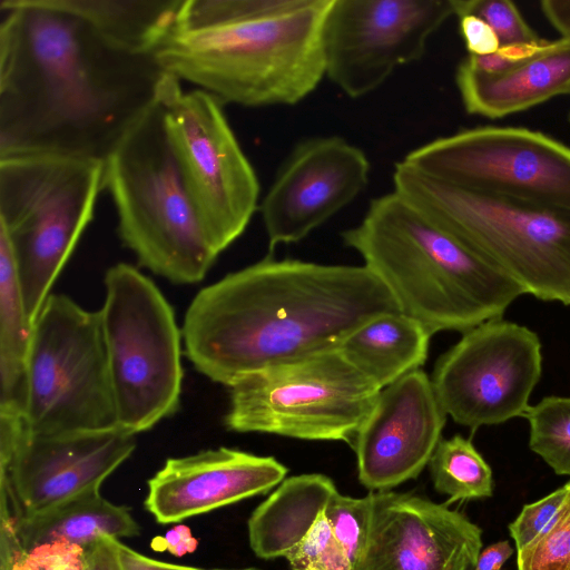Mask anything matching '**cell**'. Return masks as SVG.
Returning <instances> with one entry per match:
<instances>
[{"instance_id": "6da1fadb", "label": "cell", "mask_w": 570, "mask_h": 570, "mask_svg": "<svg viewBox=\"0 0 570 570\" xmlns=\"http://www.w3.org/2000/svg\"><path fill=\"white\" fill-rule=\"evenodd\" d=\"M0 157L105 160L158 100L167 71L52 0H1Z\"/></svg>"}, {"instance_id": "7a4b0ae2", "label": "cell", "mask_w": 570, "mask_h": 570, "mask_svg": "<svg viewBox=\"0 0 570 570\" xmlns=\"http://www.w3.org/2000/svg\"><path fill=\"white\" fill-rule=\"evenodd\" d=\"M400 312L366 267L271 256L202 288L183 322L184 353L230 386L279 364L340 348L357 327Z\"/></svg>"}, {"instance_id": "3957f363", "label": "cell", "mask_w": 570, "mask_h": 570, "mask_svg": "<svg viewBox=\"0 0 570 570\" xmlns=\"http://www.w3.org/2000/svg\"><path fill=\"white\" fill-rule=\"evenodd\" d=\"M332 1L183 0L154 56L223 105H295L325 77Z\"/></svg>"}, {"instance_id": "277c9868", "label": "cell", "mask_w": 570, "mask_h": 570, "mask_svg": "<svg viewBox=\"0 0 570 570\" xmlns=\"http://www.w3.org/2000/svg\"><path fill=\"white\" fill-rule=\"evenodd\" d=\"M400 312L433 335L501 318L524 288L428 219L394 190L373 198L342 233Z\"/></svg>"}, {"instance_id": "5b68a950", "label": "cell", "mask_w": 570, "mask_h": 570, "mask_svg": "<svg viewBox=\"0 0 570 570\" xmlns=\"http://www.w3.org/2000/svg\"><path fill=\"white\" fill-rule=\"evenodd\" d=\"M104 188L140 266L174 284L206 276L219 253L183 180L159 97L104 160Z\"/></svg>"}, {"instance_id": "8992f818", "label": "cell", "mask_w": 570, "mask_h": 570, "mask_svg": "<svg viewBox=\"0 0 570 570\" xmlns=\"http://www.w3.org/2000/svg\"><path fill=\"white\" fill-rule=\"evenodd\" d=\"M393 186L527 294L570 305V210L460 188L402 160L395 164Z\"/></svg>"}, {"instance_id": "52a82bcc", "label": "cell", "mask_w": 570, "mask_h": 570, "mask_svg": "<svg viewBox=\"0 0 570 570\" xmlns=\"http://www.w3.org/2000/svg\"><path fill=\"white\" fill-rule=\"evenodd\" d=\"M104 161L58 154L0 157V232L33 325L94 217Z\"/></svg>"}, {"instance_id": "ba28073f", "label": "cell", "mask_w": 570, "mask_h": 570, "mask_svg": "<svg viewBox=\"0 0 570 570\" xmlns=\"http://www.w3.org/2000/svg\"><path fill=\"white\" fill-rule=\"evenodd\" d=\"M104 283L99 312L118 425L137 434L179 407L183 333L164 294L136 267L116 264Z\"/></svg>"}, {"instance_id": "9c48e42d", "label": "cell", "mask_w": 570, "mask_h": 570, "mask_svg": "<svg viewBox=\"0 0 570 570\" xmlns=\"http://www.w3.org/2000/svg\"><path fill=\"white\" fill-rule=\"evenodd\" d=\"M23 420L33 434L119 426L99 311L47 297L33 322Z\"/></svg>"}, {"instance_id": "30bf717a", "label": "cell", "mask_w": 570, "mask_h": 570, "mask_svg": "<svg viewBox=\"0 0 570 570\" xmlns=\"http://www.w3.org/2000/svg\"><path fill=\"white\" fill-rule=\"evenodd\" d=\"M228 389L230 431L351 448L382 390L338 348L248 374Z\"/></svg>"}, {"instance_id": "8fae6325", "label": "cell", "mask_w": 570, "mask_h": 570, "mask_svg": "<svg viewBox=\"0 0 570 570\" xmlns=\"http://www.w3.org/2000/svg\"><path fill=\"white\" fill-rule=\"evenodd\" d=\"M159 100L183 180L220 254L259 207L257 175L215 96L202 89L185 92L180 80L167 72Z\"/></svg>"}, {"instance_id": "7c38bea8", "label": "cell", "mask_w": 570, "mask_h": 570, "mask_svg": "<svg viewBox=\"0 0 570 570\" xmlns=\"http://www.w3.org/2000/svg\"><path fill=\"white\" fill-rule=\"evenodd\" d=\"M402 161L460 188L570 210V147L537 130L464 129L411 150Z\"/></svg>"}, {"instance_id": "4fadbf2b", "label": "cell", "mask_w": 570, "mask_h": 570, "mask_svg": "<svg viewBox=\"0 0 570 570\" xmlns=\"http://www.w3.org/2000/svg\"><path fill=\"white\" fill-rule=\"evenodd\" d=\"M541 372L538 335L501 317L464 332L438 358L431 381L446 415L476 430L523 416Z\"/></svg>"}, {"instance_id": "5bb4252c", "label": "cell", "mask_w": 570, "mask_h": 570, "mask_svg": "<svg viewBox=\"0 0 570 570\" xmlns=\"http://www.w3.org/2000/svg\"><path fill=\"white\" fill-rule=\"evenodd\" d=\"M453 0H333L323 29L325 76L351 98L420 60Z\"/></svg>"}, {"instance_id": "9a60e30c", "label": "cell", "mask_w": 570, "mask_h": 570, "mask_svg": "<svg viewBox=\"0 0 570 570\" xmlns=\"http://www.w3.org/2000/svg\"><path fill=\"white\" fill-rule=\"evenodd\" d=\"M136 449V434L120 428L33 434L26 424L0 434V507L14 520L75 494L100 488Z\"/></svg>"}, {"instance_id": "2e32d148", "label": "cell", "mask_w": 570, "mask_h": 570, "mask_svg": "<svg viewBox=\"0 0 570 570\" xmlns=\"http://www.w3.org/2000/svg\"><path fill=\"white\" fill-rule=\"evenodd\" d=\"M370 170L363 150L342 137L301 141L258 207L269 250L302 240L346 207L366 188Z\"/></svg>"}, {"instance_id": "e0dca14e", "label": "cell", "mask_w": 570, "mask_h": 570, "mask_svg": "<svg viewBox=\"0 0 570 570\" xmlns=\"http://www.w3.org/2000/svg\"><path fill=\"white\" fill-rule=\"evenodd\" d=\"M371 525L353 570H471L482 530L449 504L414 493L370 491Z\"/></svg>"}, {"instance_id": "ac0fdd59", "label": "cell", "mask_w": 570, "mask_h": 570, "mask_svg": "<svg viewBox=\"0 0 570 570\" xmlns=\"http://www.w3.org/2000/svg\"><path fill=\"white\" fill-rule=\"evenodd\" d=\"M446 416L422 370L382 389L352 446L360 483L386 491L416 479L442 439Z\"/></svg>"}, {"instance_id": "d6986e66", "label": "cell", "mask_w": 570, "mask_h": 570, "mask_svg": "<svg viewBox=\"0 0 570 570\" xmlns=\"http://www.w3.org/2000/svg\"><path fill=\"white\" fill-rule=\"evenodd\" d=\"M287 472L273 456L226 446L169 458L147 481L144 505L158 523H178L267 493Z\"/></svg>"}, {"instance_id": "ffe728a7", "label": "cell", "mask_w": 570, "mask_h": 570, "mask_svg": "<svg viewBox=\"0 0 570 570\" xmlns=\"http://www.w3.org/2000/svg\"><path fill=\"white\" fill-rule=\"evenodd\" d=\"M455 82L466 112L491 119L570 95V39L549 41L535 56L500 73H484L461 61Z\"/></svg>"}, {"instance_id": "44dd1931", "label": "cell", "mask_w": 570, "mask_h": 570, "mask_svg": "<svg viewBox=\"0 0 570 570\" xmlns=\"http://www.w3.org/2000/svg\"><path fill=\"white\" fill-rule=\"evenodd\" d=\"M336 492L333 480L324 474L284 479L248 519V540L253 552L265 560L286 558Z\"/></svg>"}, {"instance_id": "7402d4cb", "label": "cell", "mask_w": 570, "mask_h": 570, "mask_svg": "<svg viewBox=\"0 0 570 570\" xmlns=\"http://www.w3.org/2000/svg\"><path fill=\"white\" fill-rule=\"evenodd\" d=\"M14 529L23 550L53 542L88 549L102 537L119 540L140 533L130 510L105 499L100 488L75 494L40 512L14 520Z\"/></svg>"}, {"instance_id": "603a6c76", "label": "cell", "mask_w": 570, "mask_h": 570, "mask_svg": "<svg viewBox=\"0 0 570 570\" xmlns=\"http://www.w3.org/2000/svg\"><path fill=\"white\" fill-rule=\"evenodd\" d=\"M432 334L402 312L384 313L353 331L340 351L380 389L420 370Z\"/></svg>"}, {"instance_id": "cb8c5ba5", "label": "cell", "mask_w": 570, "mask_h": 570, "mask_svg": "<svg viewBox=\"0 0 570 570\" xmlns=\"http://www.w3.org/2000/svg\"><path fill=\"white\" fill-rule=\"evenodd\" d=\"M32 328L12 249L0 232V415L23 417Z\"/></svg>"}, {"instance_id": "d4e9b609", "label": "cell", "mask_w": 570, "mask_h": 570, "mask_svg": "<svg viewBox=\"0 0 570 570\" xmlns=\"http://www.w3.org/2000/svg\"><path fill=\"white\" fill-rule=\"evenodd\" d=\"M89 23L116 46L154 50L174 23L183 0H52Z\"/></svg>"}, {"instance_id": "484cf974", "label": "cell", "mask_w": 570, "mask_h": 570, "mask_svg": "<svg viewBox=\"0 0 570 570\" xmlns=\"http://www.w3.org/2000/svg\"><path fill=\"white\" fill-rule=\"evenodd\" d=\"M428 466L434 489L449 497L446 504L493 494L490 465L471 440L460 434L441 439Z\"/></svg>"}, {"instance_id": "4316f807", "label": "cell", "mask_w": 570, "mask_h": 570, "mask_svg": "<svg viewBox=\"0 0 570 570\" xmlns=\"http://www.w3.org/2000/svg\"><path fill=\"white\" fill-rule=\"evenodd\" d=\"M529 446L558 475H570V396H547L529 405Z\"/></svg>"}, {"instance_id": "83f0119b", "label": "cell", "mask_w": 570, "mask_h": 570, "mask_svg": "<svg viewBox=\"0 0 570 570\" xmlns=\"http://www.w3.org/2000/svg\"><path fill=\"white\" fill-rule=\"evenodd\" d=\"M0 569L3 570H89L87 549L53 542L23 550L14 521L0 519Z\"/></svg>"}, {"instance_id": "f1b7e54d", "label": "cell", "mask_w": 570, "mask_h": 570, "mask_svg": "<svg viewBox=\"0 0 570 570\" xmlns=\"http://www.w3.org/2000/svg\"><path fill=\"white\" fill-rule=\"evenodd\" d=\"M568 494L550 523L517 551L518 570H570V481Z\"/></svg>"}, {"instance_id": "f546056e", "label": "cell", "mask_w": 570, "mask_h": 570, "mask_svg": "<svg viewBox=\"0 0 570 570\" xmlns=\"http://www.w3.org/2000/svg\"><path fill=\"white\" fill-rule=\"evenodd\" d=\"M371 497L362 498L341 494L338 491L324 509L332 532L343 547L353 566L362 554L371 525Z\"/></svg>"}, {"instance_id": "4dcf8cb0", "label": "cell", "mask_w": 570, "mask_h": 570, "mask_svg": "<svg viewBox=\"0 0 570 570\" xmlns=\"http://www.w3.org/2000/svg\"><path fill=\"white\" fill-rule=\"evenodd\" d=\"M455 16L473 14L495 32L501 46L535 43L542 40L510 0H453Z\"/></svg>"}, {"instance_id": "1f68e13d", "label": "cell", "mask_w": 570, "mask_h": 570, "mask_svg": "<svg viewBox=\"0 0 570 570\" xmlns=\"http://www.w3.org/2000/svg\"><path fill=\"white\" fill-rule=\"evenodd\" d=\"M286 560L292 570H353V563L335 539L324 512Z\"/></svg>"}, {"instance_id": "d6a6232c", "label": "cell", "mask_w": 570, "mask_h": 570, "mask_svg": "<svg viewBox=\"0 0 570 570\" xmlns=\"http://www.w3.org/2000/svg\"><path fill=\"white\" fill-rule=\"evenodd\" d=\"M568 491L569 483L567 482L542 499L523 505L519 515L508 527L517 551L531 542L550 523Z\"/></svg>"}, {"instance_id": "836d02e7", "label": "cell", "mask_w": 570, "mask_h": 570, "mask_svg": "<svg viewBox=\"0 0 570 570\" xmlns=\"http://www.w3.org/2000/svg\"><path fill=\"white\" fill-rule=\"evenodd\" d=\"M549 42L542 39L535 43L501 46L495 52L485 56H473L462 60L470 68L484 73H500L539 53Z\"/></svg>"}, {"instance_id": "e575fe53", "label": "cell", "mask_w": 570, "mask_h": 570, "mask_svg": "<svg viewBox=\"0 0 570 570\" xmlns=\"http://www.w3.org/2000/svg\"><path fill=\"white\" fill-rule=\"evenodd\" d=\"M460 32L469 55L485 56L500 48V41L491 27L473 14L458 17Z\"/></svg>"}, {"instance_id": "d590c367", "label": "cell", "mask_w": 570, "mask_h": 570, "mask_svg": "<svg viewBox=\"0 0 570 570\" xmlns=\"http://www.w3.org/2000/svg\"><path fill=\"white\" fill-rule=\"evenodd\" d=\"M115 543L121 570H207L202 568L167 563L149 558L125 546L118 539H116Z\"/></svg>"}, {"instance_id": "8d00e7d4", "label": "cell", "mask_w": 570, "mask_h": 570, "mask_svg": "<svg viewBox=\"0 0 570 570\" xmlns=\"http://www.w3.org/2000/svg\"><path fill=\"white\" fill-rule=\"evenodd\" d=\"M115 541L102 537L87 549L89 570H121Z\"/></svg>"}, {"instance_id": "74e56055", "label": "cell", "mask_w": 570, "mask_h": 570, "mask_svg": "<svg viewBox=\"0 0 570 570\" xmlns=\"http://www.w3.org/2000/svg\"><path fill=\"white\" fill-rule=\"evenodd\" d=\"M160 540L161 550L181 557L191 553L197 548V540L191 535L190 530L186 525H176L166 532Z\"/></svg>"}, {"instance_id": "f35d334b", "label": "cell", "mask_w": 570, "mask_h": 570, "mask_svg": "<svg viewBox=\"0 0 570 570\" xmlns=\"http://www.w3.org/2000/svg\"><path fill=\"white\" fill-rule=\"evenodd\" d=\"M540 6L561 39H570V0H543Z\"/></svg>"}, {"instance_id": "ab89813d", "label": "cell", "mask_w": 570, "mask_h": 570, "mask_svg": "<svg viewBox=\"0 0 570 570\" xmlns=\"http://www.w3.org/2000/svg\"><path fill=\"white\" fill-rule=\"evenodd\" d=\"M513 548L509 541L495 542L485 549L481 550L475 570H501L502 566L512 556Z\"/></svg>"}, {"instance_id": "60d3db41", "label": "cell", "mask_w": 570, "mask_h": 570, "mask_svg": "<svg viewBox=\"0 0 570 570\" xmlns=\"http://www.w3.org/2000/svg\"><path fill=\"white\" fill-rule=\"evenodd\" d=\"M214 570H258L256 568H244V569H214Z\"/></svg>"}, {"instance_id": "b9f144b4", "label": "cell", "mask_w": 570, "mask_h": 570, "mask_svg": "<svg viewBox=\"0 0 570 570\" xmlns=\"http://www.w3.org/2000/svg\"><path fill=\"white\" fill-rule=\"evenodd\" d=\"M471 570H475V569L473 568V569H471Z\"/></svg>"}, {"instance_id": "7bdbcfd3", "label": "cell", "mask_w": 570, "mask_h": 570, "mask_svg": "<svg viewBox=\"0 0 570 570\" xmlns=\"http://www.w3.org/2000/svg\"><path fill=\"white\" fill-rule=\"evenodd\" d=\"M0 570H3V569H0Z\"/></svg>"}]
</instances>
